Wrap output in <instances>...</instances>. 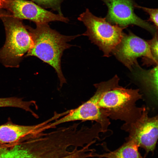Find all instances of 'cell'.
Instances as JSON below:
<instances>
[{"label":"cell","instance_id":"obj_1","mask_svg":"<svg viewBox=\"0 0 158 158\" xmlns=\"http://www.w3.org/2000/svg\"><path fill=\"white\" fill-rule=\"evenodd\" d=\"M36 24L34 29L26 26L33 44L25 56L37 57L53 67L57 73L61 87L66 82L61 67L63 53L72 46L68 42L80 35H63L51 28L48 23Z\"/></svg>","mask_w":158,"mask_h":158},{"label":"cell","instance_id":"obj_5","mask_svg":"<svg viewBox=\"0 0 158 158\" xmlns=\"http://www.w3.org/2000/svg\"><path fill=\"white\" fill-rule=\"evenodd\" d=\"M94 85L96 91L92 96L77 108L68 111L63 117L51 123V126L55 127L58 125L71 121H92L100 125L102 132H107L110 122L107 113L99 106L98 103L104 93L111 87V83L108 80Z\"/></svg>","mask_w":158,"mask_h":158},{"label":"cell","instance_id":"obj_2","mask_svg":"<svg viewBox=\"0 0 158 158\" xmlns=\"http://www.w3.org/2000/svg\"><path fill=\"white\" fill-rule=\"evenodd\" d=\"M0 18L5 30L6 40L0 49V62L6 67L18 68L32 45L26 26L9 12L0 9Z\"/></svg>","mask_w":158,"mask_h":158},{"label":"cell","instance_id":"obj_17","mask_svg":"<svg viewBox=\"0 0 158 158\" xmlns=\"http://www.w3.org/2000/svg\"><path fill=\"white\" fill-rule=\"evenodd\" d=\"M135 7L142 9L145 12L148 13L150 16V18L147 20L148 21L152 22L155 27L157 29L158 28V9L150 8L139 6L136 4Z\"/></svg>","mask_w":158,"mask_h":158},{"label":"cell","instance_id":"obj_9","mask_svg":"<svg viewBox=\"0 0 158 158\" xmlns=\"http://www.w3.org/2000/svg\"><path fill=\"white\" fill-rule=\"evenodd\" d=\"M107 6L108 11L105 18L112 24L127 28L135 25L144 28L153 35L157 31L154 26L144 20L134 13L135 0H101Z\"/></svg>","mask_w":158,"mask_h":158},{"label":"cell","instance_id":"obj_18","mask_svg":"<svg viewBox=\"0 0 158 158\" xmlns=\"http://www.w3.org/2000/svg\"><path fill=\"white\" fill-rule=\"evenodd\" d=\"M153 38L146 40L149 46L150 51L154 59L158 61V40L157 33L156 32Z\"/></svg>","mask_w":158,"mask_h":158},{"label":"cell","instance_id":"obj_14","mask_svg":"<svg viewBox=\"0 0 158 158\" xmlns=\"http://www.w3.org/2000/svg\"><path fill=\"white\" fill-rule=\"evenodd\" d=\"M36 105L33 100L25 101L23 99L16 97L0 98V107H13L19 108L33 114L34 112L32 109Z\"/></svg>","mask_w":158,"mask_h":158},{"label":"cell","instance_id":"obj_3","mask_svg":"<svg viewBox=\"0 0 158 158\" xmlns=\"http://www.w3.org/2000/svg\"><path fill=\"white\" fill-rule=\"evenodd\" d=\"M119 81L106 92L98 105L104 109L108 117L128 124L135 121L141 116L143 106L137 107V101L142 98L139 89H127L120 86Z\"/></svg>","mask_w":158,"mask_h":158},{"label":"cell","instance_id":"obj_10","mask_svg":"<svg viewBox=\"0 0 158 158\" xmlns=\"http://www.w3.org/2000/svg\"><path fill=\"white\" fill-rule=\"evenodd\" d=\"M7 11L17 18L29 20L36 24L54 21L67 23L69 21L63 15L54 13L30 1L13 0Z\"/></svg>","mask_w":158,"mask_h":158},{"label":"cell","instance_id":"obj_8","mask_svg":"<svg viewBox=\"0 0 158 158\" xmlns=\"http://www.w3.org/2000/svg\"><path fill=\"white\" fill-rule=\"evenodd\" d=\"M158 116L150 117L147 109L143 106L142 114L135 121L124 124L121 128L129 133L127 139L133 141L146 154L153 152L158 139Z\"/></svg>","mask_w":158,"mask_h":158},{"label":"cell","instance_id":"obj_11","mask_svg":"<svg viewBox=\"0 0 158 158\" xmlns=\"http://www.w3.org/2000/svg\"><path fill=\"white\" fill-rule=\"evenodd\" d=\"M50 119L40 123L33 125L16 124L11 121L0 125V144H7L17 142L26 137L40 135L46 130L52 128Z\"/></svg>","mask_w":158,"mask_h":158},{"label":"cell","instance_id":"obj_7","mask_svg":"<svg viewBox=\"0 0 158 158\" xmlns=\"http://www.w3.org/2000/svg\"><path fill=\"white\" fill-rule=\"evenodd\" d=\"M116 58L131 71L133 66L138 63L137 59L142 57L144 65H158L150 51L146 40L136 36L129 31L124 33L120 42L112 52Z\"/></svg>","mask_w":158,"mask_h":158},{"label":"cell","instance_id":"obj_16","mask_svg":"<svg viewBox=\"0 0 158 158\" xmlns=\"http://www.w3.org/2000/svg\"><path fill=\"white\" fill-rule=\"evenodd\" d=\"M39 6L50 8L57 11L58 14L63 15L61 10V5L64 0H30Z\"/></svg>","mask_w":158,"mask_h":158},{"label":"cell","instance_id":"obj_4","mask_svg":"<svg viewBox=\"0 0 158 158\" xmlns=\"http://www.w3.org/2000/svg\"><path fill=\"white\" fill-rule=\"evenodd\" d=\"M78 20L82 22L87 30L83 35L97 45L103 52L104 56L109 57L116 46L120 42L124 33L123 27L112 24L105 18L97 17L88 8L81 14Z\"/></svg>","mask_w":158,"mask_h":158},{"label":"cell","instance_id":"obj_6","mask_svg":"<svg viewBox=\"0 0 158 158\" xmlns=\"http://www.w3.org/2000/svg\"><path fill=\"white\" fill-rule=\"evenodd\" d=\"M27 138L23 141L0 144V158H58L56 146L49 136H30L25 140Z\"/></svg>","mask_w":158,"mask_h":158},{"label":"cell","instance_id":"obj_12","mask_svg":"<svg viewBox=\"0 0 158 158\" xmlns=\"http://www.w3.org/2000/svg\"><path fill=\"white\" fill-rule=\"evenodd\" d=\"M133 67H135V69L134 72L135 77L149 93L153 95L156 98H157L158 65L148 70L142 69L138 63Z\"/></svg>","mask_w":158,"mask_h":158},{"label":"cell","instance_id":"obj_13","mask_svg":"<svg viewBox=\"0 0 158 158\" xmlns=\"http://www.w3.org/2000/svg\"><path fill=\"white\" fill-rule=\"evenodd\" d=\"M138 147L132 140L126 142L117 149L102 154H96V157L106 158H144L138 150Z\"/></svg>","mask_w":158,"mask_h":158},{"label":"cell","instance_id":"obj_15","mask_svg":"<svg viewBox=\"0 0 158 158\" xmlns=\"http://www.w3.org/2000/svg\"><path fill=\"white\" fill-rule=\"evenodd\" d=\"M94 142L87 144L79 150H77L72 153L59 158H87L94 157L95 150L89 147Z\"/></svg>","mask_w":158,"mask_h":158},{"label":"cell","instance_id":"obj_19","mask_svg":"<svg viewBox=\"0 0 158 158\" xmlns=\"http://www.w3.org/2000/svg\"><path fill=\"white\" fill-rule=\"evenodd\" d=\"M13 0H0V9H6L8 8Z\"/></svg>","mask_w":158,"mask_h":158}]
</instances>
